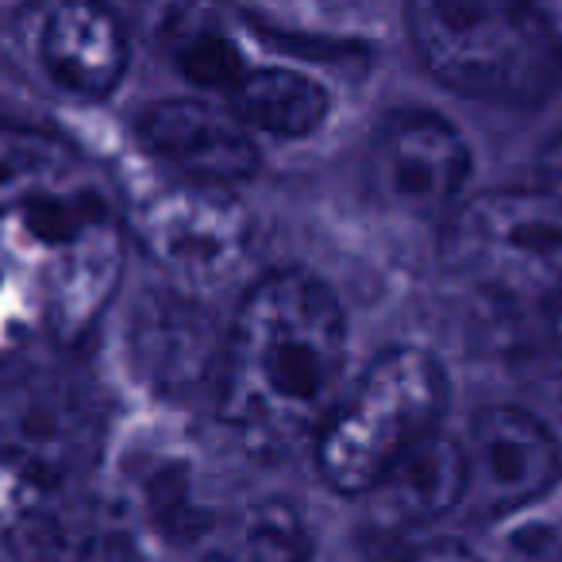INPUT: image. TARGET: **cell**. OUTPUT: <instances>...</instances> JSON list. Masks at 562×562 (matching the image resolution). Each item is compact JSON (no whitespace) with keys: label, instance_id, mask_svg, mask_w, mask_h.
<instances>
[{"label":"cell","instance_id":"7","mask_svg":"<svg viewBox=\"0 0 562 562\" xmlns=\"http://www.w3.org/2000/svg\"><path fill=\"white\" fill-rule=\"evenodd\" d=\"M459 443L467 467L462 508L485 520L531 508L554 490L562 474V451L554 436L524 408H485Z\"/></svg>","mask_w":562,"mask_h":562},{"label":"cell","instance_id":"15","mask_svg":"<svg viewBox=\"0 0 562 562\" xmlns=\"http://www.w3.org/2000/svg\"><path fill=\"white\" fill-rule=\"evenodd\" d=\"M50 258L35 209L0 216V347L16 351L47 331Z\"/></svg>","mask_w":562,"mask_h":562},{"label":"cell","instance_id":"16","mask_svg":"<svg viewBox=\"0 0 562 562\" xmlns=\"http://www.w3.org/2000/svg\"><path fill=\"white\" fill-rule=\"evenodd\" d=\"M232 112L278 139H305L328 120V89L290 66H250L232 86Z\"/></svg>","mask_w":562,"mask_h":562},{"label":"cell","instance_id":"2","mask_svg":"<svg viewBox=\"0 0 562 562\" xmlns=\"http://www.w3.org/2000/svg\"><path fill=\"white\" fill-rule=\"evenodd\" d=\"M420 63L454 93L528 104L562 78L554 27L531 0H405Z\"/></svg>","mask_w":562,"mask_h":562},{"label":"cell","instance_id":"11","mask_svg":"<svg viewBox=\"0 0 562 562\" xmlns=\"http://www.w3.org/2000/svg\"><path fill=\"white\" fill-rule=\"evenodd\" d=\"M147 147L201 186H232L258 170V147L235 112L201 101H162L139 124Z\"/></svg>","mask_w":562,"mask_h":562},{"label":"cell","instance_id":"4","mask_svg":"<svg viewBox=\"0 0 562 562\" xmlns=\"http://www.w3.org/2000/svg\"><path fill=\"white\" fill-rule=\"evenodd\" d=\"M443 262L497 297H562V196L551 189H493L454 209Z\"/></svg>","mask_w":562,"mask_h":562},{"label":"cell","instance_id":"12","mask_svg":"<svg viewBox=\"0 0 562 562\" xmlns=\"http://www.w3.org/2000/svg\"><path fill=\"white\" fill-rule=\"evenodd\" d=\"M224 336L204 308L178 293H150L132 321V355L139 374L162 393H193L216 382Z\"/></svg>","mask_w":562,"mask_h":562},{"label":"cell","instance_id":"5","mask_svg":"<svg viewBox=\"0 0 562 562\" xmlns=\"http://www.w3.org/2000/svg\"><path fill=\"white\" fill-rule=\"evenodd\" d=\"M104 443V401L97 385L50 347H16L0 362V447L70 485Z\"/></svg>","mask_w":562,"mask_h":562},{"label":"cell","instance_id":"17","mask_svg":"<svg viewBox=\"0 0 562 562\" xmlns=\"http://www.w3.org/2000/svg\"><path fill=\"white\" fill-rule=\"evenodd\" d=\"M74 150L58 135L0 124V216L66 193L74 186Z\"/></svg>","mask_w":562,"mask_h":562},{"label":"cell","instance_id":"14","mask_svg":"<svg viewBox=\"0 0 562 562\" xmlns=\"http://www.w3.org/2000/svg\"><path fill=\"white\" fill-rule=\"evenodd\" d=\"M16 543L40 562H132L135 524L116 501L63 485Z\"/></svg>","mask_w":562,"mask_h":562},{"label":"cell","instance_id":"19","mask_svg":"<svg viewBox=\"0 0 562 562\" xmlns=\"http://www.w3.org/2000/svg\"><path fill=\"white\" fill-rule=\"evenodd\" d=\"M132 16L170 63L209 35L235 32L224 0H132Z\"/></svg>","mask_w":562,"mask_h":562},{"label":"cell","instance_id":"24","mask_svg":"<svg viewBox=\"0 0 562 562\" xmlns=\"http://www.w3.org/2000/svg\"><path fill=\"white\" fill-rule=\"evenodd\" d=\"M554 336H559V347H562V297L554 301Z\"/></svg>","mask_w":562,"mask_h":562},{"label":"cell","instance_id":"10","mask_svg":"<svg viewBox=\"0 0 562 562\" xmlns=\"http://www.w3.org/2000/svg\"><path fill=\"white\" fill-rule=\"evenodd\" d=\"M27 43L55 89L81 101L109 97L127 70V27L104 0H43Z\"/></svg>","mask_w":562,"mask_h":562},{"label":"cell","instance_id":"8","mask_svg":"<svg viewBox=\"0 0 562 562\" xmlns=\"http://www.w3.org/2000/svg\"><path fill=\"white\" fill-rule=\"evenodd\" d=\"M139 243L166 273L209 285L239 266L250 239V216L220 186H178L150 196L135 216Z\"/></svg>","mask_w":562,"mask_h":562},{"label":"cell","instance_id":"3","mask_svg":"<svg viewBox=\"0 0 562 562\" xmlns=\"http://www.w3.org/2000/svg\"><path fill=\"white\" fill-rule=\"evenodd\" d=\"M447 405L443 367L431 355L397 347L385 351L344 393L316 436V462L331 490L370 493V485L428 431Z\"/></svg>","mask_w":562,"mask_h":562},{"label":"cell","instance_id":"6","mask_svg":"<svg viewBox=\"0 0 562 562\" xmlns=\"http://www.w3.org/2000/svg\"><path fill=\"white\" fill-rule=\"evenodd\" d=\"M32 209L47 232L50 258L47 336L78 339L116 290L124 235L101 196H89L74 186Z\"/></svg>","mask_w":562,"mask_h":562},{"label":"cell","instance_id":"21","mask_svg":"<svg viewBox=\"0 0 562 562\" xmlns=\"http://www.w3.org/2000/svg\"><path fill=\"white\" fill-rule=\"evenodd\" d=\"M147 516L170 539H193L204 528V513L193 501V485L181 474H155L143 490Z\"/></svg>","mask_w":562,"mask_h":562},{"label":"cell","instance_id":"22","mask_svg":"<svg viewBox=\"0 0 562 562\" xmlns=\"http://www.w3.org/2000/svg\"><path fill=\"white\" fill-rule=\"evenodd\" d=\"M408 562H477L467 547H454V543H439V547H428V551L413 554Z\"/></svg>","mask_w":562,"mask_h":562},{"label":"cell","instance_id":"18","mask_svg":"<svg viewBox=\"0 0 562 562\" xmlns=\"http://www.w3.org/2000/svg\"><path fill=\"white\" fill-rule=\"evenodd\" d=\"M204 562H313V536L290 501H258L212 536Z\"/></svg>","mask_w":562,"mask_h":562},{"label":"cell","instance_id":"1","mask_svg":"<svg viewBox=\"0 0 562 562\" xmlns=\"http://www.w3.org/2000/svg\"><path fill=\"white\" fill-rule=\"evenodd\" d=\"M347 324L313 273H270L243 297L220 347L216 408L247 451L285 454L344 401Z\"/></svg>","mask_w":562,"mask_h":562},{"label":"cell","instance_id":"20","mask_svg":"<svg viewBox=\"0 0 562 562\" xmlns=\"http://www.w3.org/2000/svg\"><path fill=\"white\" fill-rule=\"evenodd\" d=\"M55 490H63V485H55L50 477H43L40 470H32L0 447V536H24L35 516L43 513V505L55 497Z\"/></svg>","mask_w":562,"mask_h":562},{"label":"cell","instance_id":"9","mask_svg":"<svg viewBox=\"0 0 562 562\" xmlns=\"http://www.w3.org/2000/svg\"><path fill=\"white\" fill-rule=\"evenodd\" d=\"M470 173V147L431 112H397L370 143V181L405 212H439L454 204Z\"/></svg>","mask_w":562,"mask_h":562},{"label":"cell","instance_id":"13","mask_svg":"<svg viewBox=\"0 0 562 562\" xmlns=\"http://www.w3.org/2000/svg\"><path fill=\"white\" fill-rule=\"evenodd\" d=\"M462 490H467L462 443L436 428L424 439H416L370 485L367 497L382 524H390V528H420V524L443 520L451 508H462Z\"/></svg>","mask_w":562,"mask_h":562},{"label":"cell","instance_id":"23","mask_svg":"<svg viewBox=\"0 0 562 562\" xmlns=\"http://www.w3.org/2000/svg\"><path fill=\"white\" fill-rule=\"evenodd\" d=\"M543 189H551V193L562 196V139L551 143L543 155Z\"/></svg>","mask_w":562,"mask_h":562}]
</instances>
